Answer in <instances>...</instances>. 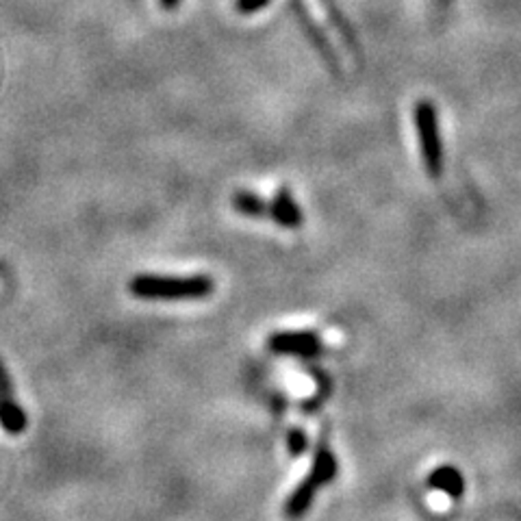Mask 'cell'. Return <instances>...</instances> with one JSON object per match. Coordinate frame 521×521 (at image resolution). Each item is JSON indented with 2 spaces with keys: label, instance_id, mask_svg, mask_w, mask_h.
Returning a JSON list of instances; mask_svg holds the SVG:
<instances>
[{
  "label": "cell",
  "instance_id": "7c38bea8",
  "mask_svg": "<svg viewBox=\"0 0 521 521\" xmlns=\"http://www.w3.org/2000/svg\"><path fill=\"white\" fill-rule=\"evenodd\" d=\"M270 0H237L235 7L240 14H254V11L263 9Z\"/></svg>",
  "mask_w": 521,
  "mask_h": 521
},
{
  "label": "cell",
  "instance_id": "4fadbf2b",
  "mask_svg": "<svg viewBox=\"0 0 521 521\" xmlns=\"http://www.w3.org/2000/svg\"><path fill=\"white\" fill-rule=\"evenodd\" d=\"M159 3H161V7H163V9L172 11V9H176V7H179V3H181V0H159Z\"/></svg>",
  "mask_w": 521,
  "mask_h": 521
},
{
  "label": "cell",
  "instance_id": "3957f363",
  "mask_svg": "<svg viewBox=\"0 0 521 521\" xmlns=\"http://www.w3.org/2000/svg\"><path fill=\"white\" fill-rule=\"evenodd\" d=\"M270 352L280 357L318 359L324 354V341L313 330H282L268 337Z\"/></svg>",
  "mask_w": 521,
  "mask_h": 521
},
{
  "label": "cell",
  "instance_id": "7a4b0ae2",
  "mask_svg": "<svg viewBox=\"0 0 521 521\" xmlns=\"http://www.w3.org/2000/svg\"><path fill=\"white\" fill-rule=\"evenodd\" d=\"M415 129L419 135L421 159L432 179H439L443 172V143L439 131V113L430 101H419L413 111Z\"/></svg>",
  "mask_w": 521,
  "mask_h": 521
},
{
  "label": "cell",
  "instance_id": "5b68a950",
  "mask_svg": "<svg viewBox=\"0 0 521 521\" xmlns=\"http://www.w3.org/2000/svg\"><path fill=\"white\" fill-rule=\"evenodd\" d=\"M321 487L315 482L311 476H304V478L298 482V487L290 493V497H287L285 502V508H282V513H285V517L290 521H298L304 515L309 513V508L313 506L315 502V496H318V491Z\"/></svg>",
  "mask_w": 521,
  "mask_h": 521
},
{
  "label": "cell",
  "instance_id": "8fae6325",
  "mask_svg": "<svg viewBox=\"0 0 521 521\" xmlns=\"http://www.w3.org/2000/svg\"><path fill=\"white\" fill-rule=\"evenodd\" d=\"M14 396V382H11V376L7 368H5L3 359H0V400H9Z\"/></svg>",
  "mask_w": 521,
  "mask_h": 521
},
{
  "label": "cell",
  "instance_id": "ba28073f",
  "mask_svg": "<svg viewBox=\"0 0 521 521\" xmlns=\"http://www.w3.org/2000/svg\"><path fill=\"white\" fill-rule=\"evenodd\" d=\"M231 202L232 209H235L237 213L246 215V218H265V215H270V202L263 201V198L254 192L248 190L235 192L232 193Z\"/></svg>",
  "mask_w": 521,
  "mask_h": 521
},
{
  "label": "cell",
  "instance_id": "30bf717a",
  "mask_svg": "<svg viewBox=\"0 0 521 521\" xmlns=\"http://www.w3.org/2000/svg\"><path fill=\"white\" fill-rule=\"evenodd\" d=\"M309 447V437L307 430L300 428V426H293L287 432V452H290L291 458H300Z\"/></svg>",
  "mask_w": 521,
  "mask_h": 521
},
{
  "label": "cell",
  "instance_id": "9c48e42d",
  "mask_svg": "<svg viewBox=\"0 0 521 521\" xmlns=\"http://www.w3.org/2000/svg\"><path fill=\"white\" fill-rule=\"evenodd\" d=\"M0 426L7 430L9 435H22L29 426V418H26L25 408L15 402V398L9 400H0Z\"/></svg>",
  "mask_w": 521,
  "mask_h": 521
},
{
  "label": "cell",
  "instance_id": "52a82bcc",
  "mask_svg": "<svg viewBox=\"0 0 521 521\" xmlns=\"http://www.w3.org/2000/svg\"><path fill=\"white\" fill-rule=\"evenodd\" d=\"M337 474H339V463H337V457L335 452L330 450L326 443H319L318 447H315V454H313V463H311V469H309V476L318 482L319 487L329 485L337 478Z\"/></svg>",
  "mask_w": 521,
  "mask_h": 521
},
{
  "label": "cell",
  "instance_id": "6da1fadb",
  "mask_svg": "<svg viewBox=\"0 0 521 521\" xmlns=\"http://www.w3.org/2000/svg\"><path fill=\"white\" fill-rule=\"evenodd\" d=\"M215 290L209 274L170 276V274H135L129 280V291L140 300L151 302H192L204 300Z\"/></svg>",
  "mask_w": 521,
  "mask_h": 521
},
{
  "label": "cell",
  "instance_id": "277c9868",
  "mask_svg": "<svg viewBox=\"0 0 521 521\" xmlns=\"http://www.w3.org/2000/svg\"><path fill=\"white\" fill-rule=\"evenodd\" d=\"M270 218L276 221V224L282 226V229H300L304 215L300 211V204L293 201L291 192L287 187H280L276 190L274 198L270 202Z\"/></svg>",
  "mask_w": 521,
  "mask_h": 521
},
{
  "label": "cell",
  "instance_id": "8992f818",
  "mask_svg": "<svg viewBox=\"0 0 521 521\" xmlns=\"http://www.w3.org/2000/svg\"><path fill=\"white\" fill-rule=\"evenodd\" d=\"M428 487L432 491L446 493L452 500H458L465 493V478L454 465H441V467L430 471Z\"/></svg>",
  "mask_w": 521,
  "mask_h": 521
}]
</instances>
